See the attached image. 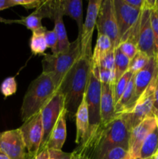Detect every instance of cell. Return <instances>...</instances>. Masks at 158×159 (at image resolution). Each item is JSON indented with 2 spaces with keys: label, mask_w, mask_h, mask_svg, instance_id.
Here are the masks:
<instances>
[{
  "label": "cell",
  "mask_w": 158,
  "mask_h": 159,
  "mask_svg": "<svg viewBox=\"0 0 158 159\" xmlns=\"http://www.w3.org/2000/svg\"><path fill=\"white\" fill-rule=\"evenodd\" d=\"M157 127V120L151 116L144 120L130 132L128 154L130 159H139L141 146L147 135Z\"/></svg>",
  "instance_id": "5bb4252c"
},
{
  "label": "cell",
  "mask_w": 158,
  "mask_h": 159,
  "mask_svg": "<svg viewBox=\"0 0 158 159\" xmlns=\"http://www.w3.org/2000/svg\"><path fill=\"white\" fill-rule=\"evenodd\" d=\"M57 92L50 76L42 72L31 82L23 97L21 107V118L25 122L40 113L45 104Z\"/></svg>",
  "instance_id": "3957f363"
},
{
  "label": "cell",
  "mask_w": 158,
  "mask_h": 159,
  "mask_svg": "<svg viewBox=\"0 0 158 159\" xmlns=\"http://www.w3.org/2000/svg\"><path fill=\"white\" fill-rule=\"evenodd\" d=\"M157 85L158 73L147 89L138 98L134 106L130 110L119 114L129 132L145 119L154 116V93Z\"/></svg>",
  "instance_id": "5b68a950"
},
{
  "label": "cell",
  "mask_w": 158,
  "mask_h": 159,
  "mask_svg": "<svg viewBox=\"0 0 158 159\" xmlns=\"http://www.w3.org/2000/svg\"><path fill=\"white\" fill-rule=\"evenodd\" d=\"M0 150L10 159H26V148L20 129L0 133Z\"/></svg>",
  "instance_id": "4fadbf2b"
},
{
  "label": "cell",
  "mask_w": 158,
  "mask_h": 159,
  "mask_svg": "<svg viewBox=\"0 0 158 159\" xmlns=\"http://www.w3.org/2000/svg\"><path fill=\"white\" fill-rule=\"evenodd\" d=\"M50 159H71L72 152L68 153L62 150H48Z\"/></svg>",
  "instance_id": "d590c367"
},
{
  "label": "cell",
  "mask_w": 158,
  "mask_h": 159,
  "mask_svg": "<svg viewBox=\"0 0 158 159\" xmlns=\"http://www.w3.org/2000/svg\"><path fill=\"white\" fill-rule=\"evenodd\" d=\"M101 159H130L128 151L123 148H116L107 152Z\"/></svg>",
  "instance_id": "1f68e13d"
},
{
  "label": "cell",
  "mask_w": 158,
  "mask_h": 159,
  "mask_svg": "<svg viewBox=\"0 0 158 159\" xmlns=\"http://www.w3.org/2000/svg\"><path fill=\"white\" fill-rule=\"evenodd\" d=\"M155 9L158 10V0H156V6H155Z\"/></svg>",
  "instance_id": "f6af8a7d"
},
{
  "label": "cell",
  "mask_w": 158,
  "mask_h": 159,
  "mask_svg": "<svg viewBox=\"0 0 158 159\" xmlns=\"http://www.w3.org/2000/svg\"><path fill=\"white\" fill-rule=\"evenodd\" d=\"M76 120V138L75 143L81 145L86 139L89 127V118H88V107H87L85 95L83 100L81 102L75 113Z\"/></svg>",
  "instance_id": "ac0fdd59"
},
{
  "label": "cell",
  "mask_w": 158,
  "mask_h": 159,
  "mask_svg": "<svg viewBox=\"0 0 158 159\" xmlns=\"http://www.w3.org/2000/svg\"><path fill=\"white\" fill-rule=\"evenodd\" d=\"M64 110V98L61 93L56 92L40 111L43 128V138L40 150L44 149L54 125Z\"/></svg>",
  "instance_id": "9c48e42d"
},
{
  "label": "cell",
  "mask_w": 158,
  "mask_h": 159,
  "mask_svg": "<svg viewBox=\"0 0 158 159\" xmlns=\"http://www.w3.org/2000/svg\"><path fill=\"white\" fill-rule=\"evenodd\" d=\"M112 50H115V48L111 40L104 34H98L97 40L91 56V66L99 67L100 61Z\"/></svg>",
  "instance_id": "ffe728a7"
},
{
  "label": "cell",
  "mask_w": 158,
  "mask_h": 159,
  "mask_svg": "<svg viewBox=\"0 0 158 159\" xmlns=\"http://www.w3.org/2000/svg\"><path fill=\"white\" fill-rule=\"evenodd\" d=\"M149 159H152V158H149Z\"/></svg>",
  "instance_id": "7dc6e473"
},
{
  "label": "cell",
  "mask_w": 158,
  "mask_h": 159,
  "mask_svg": "<svg viewBox=\"0 0 158 159\" xmlns=\"http://www.w3.org/2000/svg\"><path fill=\"white\" fill-rule=\"evenodd\" d=\"M158 152V127H156L144 140L141 146L139 159L152 158Z\"/></svg>",
  "instance_id": "7402d4cb"
},
{
  "label": "cell",
  "mask_w": 158,
  "mask_h": 159,
  "mask_svg": "<svg viewBox=\"0 0 158 159\" xmlns=\"http://www.w3.org/2000/svg\"><path fill=\"white\" fill-rule=\"evenodd\" d=\"M150 57L144 53L138 51L133 59L130 60L129 65V71H131L133 74H136L138 71L144 68L148 63Z\"/></svg>",
  "instance_id": "4316f807"
},
{
  "label": "cell",
  "mask_w": 158,
  "mask_h": 159,
  "mask_svg": "<svg viewBox=\"0 0 158 159\" xmlns=\"http://www.w3.org/2000/svg\"><path fill=\"white\" fill-rule=\"evenodd\" d=\"M0 159H10L6 154L3 153L1 150H0Z\"/></svg>",
  "instance_id": "b9f144b4"
},
{
  "label": "cell",
  "mask_w": 158,
  "mask_h": 159,
  "mask_svg": "<svg viewBox=\"0 0 158 159\" xmlns=\"http://www.w3.org/2000/svg\"><path fill=\"white\" fill-rule=\"evenodd\" d=\"M96 27L98 34H104L111 40L115 49L119 46L120 38L113 0L102 1L96 21Z\"/></svg>",
  "instance_id": "52a82bcc"
},
{
  "label": "cell",
  "mask_w": 158,
  "mask_h": 159,
  "mask_svg": "<svg viewBox=\"0 0 158 159\" xmlns=\"http://www.w3.org/2000/svg\"><path fill=\"white\" fill-rule=\"evenodd\" d=\"M158 73V60L156 56L150 57L147 65L134 75L135 102L143 94Z\"/></svg>",
  "instance_id": "9a60e30c"
},
{
  "label": "cell",
  "mask_w": 158,
  "mask_h": 159,
  "mask_svg": "<svg viewBox=\"0 0 158 159\" xmlns=\"http://www.w3.org/2000/svg\"><path fill=\"white\" fill-rule=\"evenodd\" d=\"M150 21L154 37L155 52L156 56L158 55V10L155 8L150 9Z\"/></svg>",
  "instance_id": "4dcf8cb0"
},
{
  "label": "cell",
  "mask_w": 158,
  "mask_h": 159,
  "mask_svg": "<svg viewBox=\"0 0 158 159\" xmlns=\"http://www.w3.org/2000/svg\"><path fill=\"white\" fill-rule=\"evenodd\" d=\"M42 19L40 16L34 13L33 12L30 14V15L27 16L22 17L20 20H6V19H2L0 17V22L4 23H18V24L23 25L26 26L28 30H30L32 32L37 30L40 28H41Z\"/></svg>",
  "instance_id": "cb8c5ba5"
},
{
  "label": "cell",
  "mask_w": 158,
  "mask_h": 159,
  "mask_svg": "<svg viewBox=\"0 0 158 159\" xmlns=\"http://www.w3.org/2000/svg\"><path fill=\"white\" fill-rule=\"evenodd\" d=\"M0 91L6 98L15 94L17 91V83L15 77H8L5 79L1 84Z\"/></svg>",
  "instance_id": "f1b7e54d"
},
{
  "label": "cell",
  "mask_w": 158,
  "mask_h": 159,
  "mask_svg": "<svg viewBox=\"0 0 158 159\" xmlns=\"http://www.w3.org/2000/svg\"><path fill=\"white\" fill-rule=\"evenodd\" d=\"M10 7H13L11 0H0V11Z\"/></svg>",
  "instance_id": "ab89813d"
},
{
  "label": "cell",
  "mask_w": 158,
  "mask_h": 159,
  "mask_svg": "<svg viewBox=\"0 0 158 159\" xmlns=\"http://www.w3.org/2000/svg\"><path fill=\"white\" fill-rule=\"evenodd\" d=\"M153 107H154V111L158 112V86L156 87L154 93V103H153Z\"/></svg>",
  "instance_id": "60d3db41"
},
{
  "label": "cell",
  "mask_w": 158,
  "mask_h": 159,
  "mask_svg": "<svg viewBox=\"0 0 158 159\" xmlns=\"http://www.w3.org/2000/svg\"><path fill=\"white\" fill-rule=\"evenodd\" d=\"M91 58L81 56L67 72L57 92L64 98V109L70 116H75L86 93L91 71Z\"/></svg>",
  "instance_id": "7a4b0ae2"
},
{
  "label": "cell",
  "mask_w": 158,
  "mask_h": 159,
  "mask_svg": "<svg viewBox=\"0 0 158 159\" xmlns=\"http://www.w3.org/2000/svg\"><path fill=\"white\" fill-rule=\"evenodd\" d=\"M154 116L156 118V120H157V127H158V112L154 111Z\"/></svg>",
  "instance_id": "7bdbcfd3"
},
{
  "label": "cell",
  "mask_w": 158,
  "mask_h": 159,
  "mask_svg": "<svg viewBox=\"0 0 158 159\" xmlns=\"http://www.w3.org/2000/svg\"><path fill=\"white\" fill-rule=\"evenodd\" d=\"M60 9L62 16H68L76 21L78 27V36L81 34L83 26V9L81 0H60Z\"/></svg>",
  "instance_id": "d6986e66"
},
{
  "label": "cell",
  "mask_w": 158,
  "mask_h": 159,
  "mask_svg": "<svg viewBox=\"0 0 158 159\" xmlns=\"http://www.w3.org/2000/svg\"><path fill=\"white\" fill-rule=\"evenodd\" d=\"M47 30L45 26H42L37 30L32 32V37L29 40V48L31 52L34 55L44 54L47 48L45 40V33Z\"/></svg>",
  "instance_id": "603a6c76"
},
{
  "label": "cell",
  "mask_w": 158,
  "mask_h": 159,
  "mask_svg": "<svg viewBox=\"0 0 158 159\" xmlns=\"http://www.w3.org/2000/svg\"><path fill=\"white\" fill-rule=\"evenodd\" d=\"M133 73L130 71H127L116 83L113 85V93H114V100L115 104L118 102L122 95L123 94L124 91L126 89L129 82L131 80L132 77L133 76Z\"/></svg>",
  "instance_id": "484cf974"
},
{
  "label": "cell",
  "mask_w": 158,
  "mask_h": 159,
  "mask_svg": "<svg viewBox=\"0 0 158 159\" xmlns=\"http://www.w3.org/2000/svg\"><path fill=\"white\" fill-rule=\"evenodd\" d=\"M67 114L68 113L66 110H64L54 125L44 148H46L47 150H61L62 149L67 138Z\"/></svg>",
  "instance_id": "e0dca14e"
},
{
  "label": "cell",
  "mask_w": 158,
  "mask_h": 159,
  "mask_svg": "<svg viewBox=\"0 0 158 159\" xmlns=\"http://www.w3.org/2000/svg\"><path fill=\"white\" fill-rule=\"evenodd\" d=\"M113 85L101 83V125H106L119 116L116 113Z\"/></svg>",
  "instance_id": "2e32d148"
},
{
  "label": "cell",
  "mask_w": 158,
  "mask_h": 159,
  "mask_svg": "<svg viewBox=\"0 0 158 159\" xmlns=\"http://www.w3.org/2000/svg\"><path fill=\"white\" fill-rule=\"evenodd\" d=\"M28 154L37 155L41 148L43 128L41 113H38L23 122L20 127Z\"/></svg>",
  "instance_id": "30bf717a"
},
{
  "label": "cell",
  "mask_w": 158,
  "mask_h": 159,
  "mask_svg": "<svg viewBox=\"0 0 158 159\" xmlns=\"http://www.w3.org/2000/svg\"><path fill=\"white\" fill-rule=\"evenodd\" d=\"M91 70L93 71L96 77L99 79L101 83L114 84L115 83V71L99 68V67H93L91 65Z\"/></svg>",
  "instance_id": "83f0119b"
},
{
  "label": "cell",
  "mask_w": 158,
  "mask_h": 159,
  "mask_svg": "<svg viewBox=\"0 0 158 159\" xmlns=\"http://www.w3.org/2000/svg\"><path fill=\"white\" fill-rule=\"evenodd\" d=\"M99 68L115 71V50H112L100 61Z\"/></svg>",
  "instance_id": "d6a6232c"
},
{
  "label": "cell",
  "mask_w": 158,
  "mask_h": 159,
  "mask_svg": "<svg viewBox=\"0 0 158 159\" xmlns=\"http://www.w3.org/2000/svg\"><path fill=\"white\" fill-rule=\"evenodd\" d=\"M129 62V59L119 48L115 49V83L128 71Z\"/></svg>",
  "instance_id": "d4e9b609"
},
{
  "label": "cell",
  "mask_w": 158,
  "mask_h": 159,
  "mask_svg": "<svg viewBox=\"0 0 158 159\" xmlns=\"http://www.w3.org/2000/svg\"><path fill=\"white\" fill-rule=\"evenodd\" d=\"M113 2L121 43L134 33L139 23L142 10L132 7L125 0H113Z\"/></svg>",
  "instance_id": "ba28073f"
},
{
  "label": "cell",
  "mask_w": 158,
  "mask_h": 159,
  "mask_svg": "<svg viewBox=\"0 0 158 159\" xmlns=\"http://www.w3.org/2000/svg\"><path fill=\"white\" fill-rule=\"evenodd\" d=\"M80 57L81 40L80 38L77 37L71 43V48L67 52L57 54H43L42 72L50 76L57 89L65 75Z\"/></svg>",
  "instance_id": "277c9868"
},
{
  "label": "cell",
  "mask_w": 158,
  "mask_h": 159,
  "mask_svg": "<svg viewBox=\"0 0 158 159\" xmlns=\"http://www.w3.org/2000/svg\"><path fill=\"white\" fill-rule=\"evenodd\" d=\"M156 57H157V60H158V55H156Z\"/></svg>",
  "instance_id": "bcb514c9"
},
{
  "label": "cell",
  "mask_w": 158,
  "mask_h": 159,
  "mask_svg": "<svg viewBox=\"0 0 158 159\" xmlns=\"http://www.w3.org/2000/svg\"><path fill=\"white\" fill-rule=\"evenodd\" d=\"M136 45L138 51L144 53L149 57L156 56L154 37L150 21V9L146 6L145 1L143 8L141 11Z\"/></svg>",
  "instance_id": "7c38bea8"
},
{
  "label": "cell",
  "mask_w": 158,
  "mask_h": 159,
  "mask_svg": "<svg viewBox=\"0 0 158 159\" xmlns=\"http://www.w3.org/2000/svg\"><path fill=\"white\" fill-rule=\"evenodd\" d=\"M103 0H90L88 2L85 21L81 34V56L91 58L92 35L96 26L98 15Z\"/></svg>",
  "instance_id": "8fae6325"
},
{
  "label": "cell",
  "mask_w": 158,
  "mask_h": 159,
  "mask_svg": "<svg viewBox=\"0 0 158 159\" xmlns=\"http://www.w3.org/2000/svg\"><path fill=\"white\" fill-rule=\"evenodd\" d=\"M45 40L47 48H50L53 54H57V37L54 30H46L45 33Z\"/></svg>",
  "instance_id": "836d02e7"
},
{
  "label": "cell",
  "mask_w": 158,
  "mask_h": 159,
  "mask_svg": "<svg viewBox=\"0 0 158 159\" xmlns=\"http://www.w3.org/2000/svg\"><path fill=\"white\" fill-rule=\"evenodd\" d=\"M85 99L88 107L89 127L86 139L82 144H87L93 138L102 124L100 110L101 82L91 70L90 71L88 89L85 93Z\"/></svg>",
  "instance_id": "8992f818"
},
{
  "label": "cell",
  "mask_w": 158,
  "mask_h": 159,
  "mask_svg": "<svg viewBox=\"0 0 158 159\" xmlns=\"http://www.w3.org/2000/svg\"><path fill=\"white\" fill-rule=\"evenodd\" d=\"M26 159H50L49 158V152L46 148L41 149L37 155H30V154H26Z\"/></svg>",
  "instance_id": "8d00e7d4"
},
{
  "label": "cell",
  "mask_w": 158,
  "mask_h": 159,
  "mask_svg": "<svg viewBox=\"0 0 158 159\" xmlns=\"http://www.w3.org/2000/svg\"><path fill=\"white\" fill-rule=\"evenodd\" d=\"M153 159H158V152L155 154V155L153 157Z\"/></svg>",
  "instance_id": "ee69618b"
},
{
  "label": "cell",
  "mask_w": 158,
  "mask_h": 159,
  "mask_svg": "<svg viewBox=\"0 0 158 159\" xmlns=\"http://www.w3.org/2000/svg\"><path fill=\"white\" fill-rule=\"evenodd\" d=\"M130 132L120 116L106 125H101L87 144L77 148L85 152L91 159H101L110 150L123 148L128 151Z\"/></svg>",
  "instance_id": "6da1fadb"
},
{
  "label": "cell",
  "mask_w": 158,
  "mask_h": 159,
  "mask_svg": "<svg viewBox=\"0 0 158 159\" xmlns=\"http://www.w3.org/2000/svg\"><path fill=\"white\" fill-rule=\"evenodd\" d=\"M157 86H158V85H157Z\"/></svg>",
  "instance_id": "681fc988"
},
{
  "label": "cell",
  "mask_w": 158,
  "mask_h": 159,
  "mask_svg": "<svg viewBox=\"0 0 158 159\" xmlns=\"http://www.w3.org/2000/svg\"><path fill=\"white\" fill-rule=\"evenodd\" d=\"M12 6H21L26 8V9H37L40 4L41 3L42 0H11Z\"/></svg>",
  "instance_id": "e575fe53"
},
{
  "label": "cell",
  "mask_w": 158,
  "mask_h": 159,
  "mask_svg": "<svg viewBox=\"0 0 158 159\" xmlns=\"http://www.w3.org/2000/svg\"><path fill=\"white\" fill-rule=\"evenodd\" d=\"M152 159H153V158H152Z\"/></svg>",
  "instance_id": "c3c4849f"
},
{
  "label": "cell",
  "mask_w": 158,
  "mask_h": 159,
  "mask_svg": "<svg viewBox=\"0 0 158 159\" xmlns=\"http://www.w3.org/2000/svg\"><path fill=\"white\" fill-rule=\"evenodd\" d=\"M54 21V31L57 37V54L64 53L69 51L71 43L68 40L66 29L63 21V16L58 15L55 17Z\"/></svg>",
  "instance_id": "44dd1931"
},
{
  "label": "cell",
  "mask_w": 158,
  "mask_h": 159,
  "mask_svg": "<svg viewBox=\"0 0 158 159\" xmlns=\"http://www.w3.org/2000/svg\"><path fill=\"white\" fill-rule=\"evenodd\" d=\"M117 48H119L121 51V52L123 53L129 60L133 59V57L136 55V53L138 52L137 45H136V43L129 40H125V41L121 42Z\"/></svg>",
  "instance_id": "f546056e"
},
{
  "label": "cell",
  "mask_w": 158,
  "mask_h": 159,
  "mask_svg": "<svg viewBox=\"0 0 158 159\" xmlns=\"http://www.w3.org/2000/svg\"><path fill=\"white\" fill-rule=\"evenodd\" d=\"M71 159H91L86 154L82 151L79 150L78 148H76L72 152V157Z\"/></svg>",
  "instance_id": "f35d334b"
},
{
  "label": "cell",
  "mask_w": 158,
  "mask_h": 159,
  "mask_svg": "<svg viewBox=\"0 0 158 159\" xmlns=\"http://www.w3.org/2000/svg\"><path fill=\"white\" fill-rule=\"evenodd\" d=\"M125 1L127 4L131 6L132 7L142 10V9L143 8L145 0H125Z\"/></svg>",
  "instance_id": "74e56055"
}]
</instances>
